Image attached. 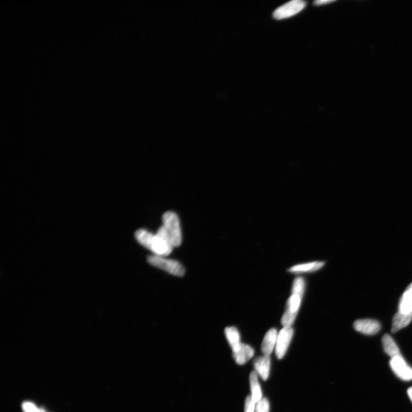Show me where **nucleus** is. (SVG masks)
<instances>
[{
    "mask_svg": "<svg viewBox=\"0 0 412 412\" xmlns=\"http://www.w3.org/2000/svg\"><path fill=\"white\" fill-rule=\"evenodd\" d=\"M390 366L393 372L402 380H412V368L406 363L402 356L392 358Z\"/></svg>",
    "mask_w": 412,
    "mask_h": 412,
    "instance_id": "0eeeda50",
    "label": "nucleus"
},
{
    "mask_svg": "<svg viewBox=\"0 0 412 412\" xmlns=\"http://www.w3.org/2000/svg\"><path fill=\"white\" fill-rule=\"evenodd\" d=\"M406 290L408 291V292L412 293V284L409 286H408V288H407Z\"/></svg>",
    "mask_w": 412,
    "mask_h": 412,
    "instance_id": "b1692460",
    "label": "nucleus"
},
{
    "mask_svg": "<svg viewBox=\"0 0 412 412\" xmlns=\"http://www.w3.org/2000/svg\"><path fill=\"white\" fill-rule=\"evenodd\" d=\"M278 337L276 329L268 330L264 337L261 346V350L265 356H269L274 349Z\"/></svg>",
    "mask_w": 412,
    "mask_h": 412,
    "instance_id": "9b49d317",
    "label": "nucleus"
},
{
    "mask_svg": "<svg viewBox=\"0 0 412 412\" xmlns=\"http://www.w3.org/2000/svg\"><path fill=\"white\" fill-rule=\"evenodd\" d=\"M269 402L267 398H263L261 401L257 403L255 412H269Z\"/></svg>",
    "mask_w": 412,
    "mask_h": 412,
    "instance_id": "6ab92c4d",
    "label": "nucleus"
},
{
    "mask_svg": "<svg viewBox=\"0 0 412 412\" xmlns=\"http://www.w3.org/2000/svg\"><path fill=\"white\" fill-rule=\"evenodd\" d=\"M399 311L404 314L412 313V293L405 291L401 298L399 304Z\"/></svg>",
    "mask_w": 412,
    "mask_h": 412,
    "instance_id": "dca6fc26",
    "label": "nucleus"
},
{
    "mask_svg": "<svg viewBox=\"0 0 412 412\" xmlns=\"http://www.w3.org/2000/svg\"><path fill=\"white\" fill-rule=\"evenodd\" d=\"M135 236L139 243L158 256H168L174 248L164 237L157 232L154 234L146 230L140 229L135 232Z\"/></svg>",
    "mask_w": 412,
    "mask_h": 412,
    "instance_id": "f257e3e1",
    "label": "nucleus"
},
{
    "mask_svg": "<svg viewBox=\"0 0 412 412\" xmlns=\"http://www.w3.org/2000/svg\"><path fill=\"white\" fill-rule=\"evenodd\" d=\"M255 403L252 397L248 396L245 401V412H254L255 409Z\"/></svg>",
    "mask_w": 412,
    "mask_h": 412,
    "instance_id": "aec40b11",
    "label": "nucleus"
},
{
    "mask_svg": "<svg viewBox=\"0 0 412 412\" xmlns=\"http://www.w3.org/2000/svg\"><path fill=\"white\" fill-rule=\"evenodd\" d=\"M250 384L252 398L253 400L257 404L262 400V394L260 385L258 379V373L256 371H253L250 375Z\"/></svg>",
    "mask_w": 412,
    "mask_h": 412,
    "instance_id": "ddd939ff",
    "label": "nucleus"
},
{
    "mask_svg": "<svg viewBox=\"0 0 412 412\" xmlns=\"http://www.w3.org/2000/svg\"><path fill=\"white\" fill-rule=\"evenodd\" d=\"M41 411H42V412H46V410H45L44 409H42V408H41Z\"/></svg>",
    "mask_w": 412,
    "mask_h": 412,
    "instance_id": "393cba45",
    "label": "nucleus"
},
{
    "mask_svg": "<svg viewBox=\"0 0 412 412\" xmlns=\"http://www.w3.org/2000/svg\"><path fill=\"white\" fill-rule=\"evenodd\" d=\"M383 345L385 353L392 358L401 356L399 348L391 335L385 334L383 339Z\"/></svg>",
    "mask_w": 412,
    "mask_h": 412,
    "instance_id": "4468645a",
    "label": "nucleus"
},
{
    "mask_svg": "<svg viewBox=\"0 0 412 412\" xmlns=\"http://www.w3.org/2000/svg\"><path fill=\"white\" fill-rule=\"evenodd\" d=\"M22 409L24 412H42L41 409H39L33 403L30 402H25L22 405Z\"/></svg>",
    "mask_w": 412,
    "mask_h": 412,
    "instance_id": "412c9836",
    "label": "nucleus"
},
{
    "mask_svg": "<svg viewBox=\"0 0 412 412\" xmlns=\"http://www.w3.org/2000/svg\"><path fill=\"white\" fill-rule=\"evenodd\" d=\"M302 297L292 294L286 304V311L282 317L281 323L284 327H291L294 323L301 305Z\"/></svg>",
    "mask_w": 412,
    "mask_h": 412,
    "instance_id": "39448f33",
    "label": "nucleus"
},
{
    "mask_svg": "<svg viewBox=\"0 0 412 412\" xmlns=\"http://www.w3.org/2000/svg\"><path fill=\"white\" fill-rule=\"evenodd\" d=\"M147 261L152 266L160 268L173 276L182 277L185 274L184 267L180 262L173 259L152 255L148 257Z\"/></svg>",
    "mask_w": 412,
    "mask_h": 412,
    "instance_id": "7ed1b4c3",
    "label": "nucleus"
},
{
    "mask_svg": "<svg viewBox=\"0 0 412 412\" xmlns=\"http://www.w3.org/2000/svg\"><path fill=\"white\" fill-rule=\"evenodd\" d=\"M293 333L294 330L292 327H284L278 335L276 354L279 359H281L285 356L292 339Z\"/></svg>",
    "mask_w": 412,
    "mask_h": 412,
    "instance_id": "423d86ee",
    "label": "nucleus"
},
{
    "mask_svg": "<svg viewBox=\"0 0 412 412\" xmlns=\"http://www.w3.org/2000/svg\"><path fill=\"white\" fill-rule=\"evenodd\" d=\"M306 6V3L302 0H293L284 4L273 13V17L276 20L288 19L301 12Z\"/></svg>",
    "mask_w": 412,
    "mask_h": 412,
    "instance_id": "20e7f679",
    "label": "nucleus"
},
{
    "mask_svg": "<svg viewBox=\"0 0 412 412\" xmlns=\"http://www.w3.org/2000/svg\"><path fill=\"white\" fill-rule=\"evenodd\" d=\"M333 2H334L331 1V0H318V1L315 2L314 4L315 6H319L325 5V4L332 3Z\"/></svg>",
    "mask_w": 412,
    "mask_h": 412,
    "instance_id": "4be33fe9",
    "label": "nucleus"
},
{
    "mask_svg": "<svg viewBox=\"0 0 412 412\" xmlns=\"http://www.w3.org/2000/svg\"><path fill=\"white\" fill-rule=\"evenodd\" d=\"M325 265L324 262H313L295 265L289 268V271L295 274L306 272L315 271Z\"/></svg>",
    "mask_w": 412,
    "mask_h": 412,
    "instance_id": "2eb2a0df",
    "label": "nucleus"
},
{
    "mask_svg": "<svg viewBox=\"0 0 412 412\" xmlns=\"http://www.w3.org/2000/svg\"><path fill=\"white\" fill-rule=\"evenodd\" d=\"M407 394H408L410 399L412 401V387L408 389V391H407Z\"/></svg>",
    "mask_w": 412,
    "mask_h": 412,
    "instance_id": "5701e85b",
    "label": "nucleus"
},
{
    "mask_svg": "<svg viewBox=\"0 0 412 412\" xmlns=\"http://www.w3.org/2000/svg\"><path fill=\"white\" fill-rule=\"evenodd\" d=\"M353 325L358 332L366 335H374L378 333L381 329L380 322L371 319L357 320Z\"/></svg>",
    "mask_w": 412,
    "mask_h": 412,
    "instance_id": "6e6552de",
    "label": "nucleus"
},
{
    "mask_svg": "<svg viewBox=\"0 0 412 412\" xmlns=\"http://www.w3.org/2000/svg\"><path fill=\"white\" fill-rule=\"evenodd\" d=\"M162 228L164 234L173 248L180 246L182 242V235L180 221L177 215L172 212L165 213L162 218Z\"/></svg>",
    "mask_w": 412,
    "mask_h": 412,
    "instance_id": "f03ea898",
    "label": "nucleus"
},
{
    "mask_svg": "<svg viewBox=\"0 0 412 412\" xmlns=\"http://www.w3.org/2000/svg\"><path fill=\"white\" fill-rule=\"evenodd\" d=\"M255 371L263 380H267L269 375L270 368V358L269 356L259 357L254 361Z\"/></svg>",
    "mask_w": 412,
    "mask_h": 412,
    "instance_id": "9d476101",
    "label": "nucleus"
},
{
    "mask_svg": "<svg viewBox=\"0 0 412 412\" xmlns=\"http://www.w3.org/2000/svg\"><path fill=\"white\" fill-rule=\"evenodd\" d=\"M304 287H305V284H304V281L302 278H296L293 282L292 294H296L302 297L304 293Z\"/></svg>",
    "mask_w": 412,
    "mask_h": 412,
    "instance_id": "a211bd4d",
    "label": "nucleus"
},
{
    "mask_svg": "<svg viewBox=\"0 0 412 412\" xmlns=\"http://www.w3.org/2000/svg\"><path fill=\"white\" fill-rule=\"evenodd\" d=\"M233 357L237 364L244 365L249 361L254 355L253 349L243 343L232 349Z\"/></svg>",
    "mask_w": 412,
    "mask_h": 412,
    "instance_id": "1a4fd4ad",
    "label": "nucleus"
},
{
    "mask_svg": "<svg viewBox=\"0 0 412 412\" xmlns=\"http://www.w3.org/2000/svg\"><path fill=\"white\" fill-rule=\"evenodd\" d=\"M225 335L231 348H234L241 343L239 331L234 327H228L225 329Z\"/></svg>",
    "mask_w": 412,
    "mask_h": 412,
    "instance_id": "f3484780",
    "label": "nucleus"
},
{
    "mask_svg": "<svg viewBox=\"0 0 412 412\" xmlns=\"http://www.w3.org/2000/svg\"><path fill=\"white\" fill-rule=\"evenodd\" d=\"M411 319L412 313H409V314H404V313L398 312L393 317L392 332L395 333L402 328H405L410 324Z\"/></svg>",
    "mask_w": 412,
    "mask_h": 412,
    "instance_id": "f8f14e48",
    "label": "nucleus"
}]
</instances>
